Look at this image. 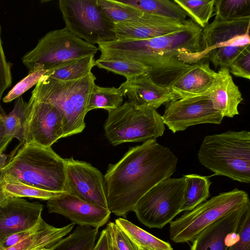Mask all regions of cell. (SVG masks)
Segmentation results:
<instances>
[{
	"label": "cell",
	"mask_w": 250,
	"mask_h": 250,
	"mask_svg": "<svg viewBox=\"0 0 250 250\" xmlns=\"http://www.w3.org/2000/svg\"><path fill=\"white\" fill-rule=\"evenodd\" d=\"M177 163L174 153L156 139L130 148L104 176L108 209L125 218L147 191L173 175Z\"/></svg>",
	"instance_id": "cell-1"
},
{
	"label": "cell",
	"mask_w": 250,
	"mask_h": 250,
	"mask_svg": "<svg viewBox=\"0 0 250 250\" xmlns=\"http://www.w3.org/2000/svg\"><path fill=\"white\" fill-rule=\"evenodd\" d=\"M203 29L191 19L180 29L143 40H116L98 44L100 59L130 60L150 69L147 74L158 85L171 87L192 66L180 60L182 53L201 52Z\"/></svg>",
	"instance_id": "cell-2"
},
{
	"label": "cell",
	"mask_w": 250,
	"mask_h": 250,
	"mask_svg": "<svg viewBox=\"0 0 250 250\" xmlns=\"http://www.w3.org/2000/svg\"><path fill=\"white\" fill-rule=\"evenodd\" d=\"M5 163L0 164V175L46 190L67 192L64 159L51 147L25 143Z\"/></svg>",
	"instance_id": "cell-3"
},
{
	"label": "cell",
	"mask_w": 250,
	"mask_h": 250,
	"mask_svg": "<svg viewBox=\"0 0 250 250\" xmlns=\"http://www.w3.org/2000/svg\"><path fill=\"white\" fill-rule=\"evenodd\" d=\"M96 79L92 72L70 81H60L45 75L32 91L31 96L51 104L62 114L63 138L80 133L84 129V119Z\"/></svg>",
	"instance_id": "cell-4"
},
{
	"label": "cell",
	"mask_w": 250,
	"mask_h": 250,
	"mask_svg": "<svg viewBox=\"0 0 250 250\" xmlns=\"http://www.w3.org/2000/svg\"><path fill=\"white\" fill-rule=\"evenodd\" d=\"M199 162L214 175L250 182V132L229 130L207 135L198 153Z\"/></svg>",
	"instance_id": "cell-5"
},
{
	"label": "cell",
	"mask_w": 250,
	"mask_h": 250,
	"mask_svg": "<svg viewBox=\"0 0 250 250\" xmlns=\"http://www.w3.org/2000/svg\"><path fill=\"white\" fill-rule=\"evenodd\" d=\"M108 112L104 130L114 146L156 139L166 129L162 116L152 107L136 106L127 101Z\"/></svg>",
	"instance_id": "cell-6"
},
{
	"label": "cell",
	"mask_w": 250,
	"mask_h": 250,
	"mask_svg": "<svg viewBox=\"0 0 250 250\" xmlns=\"http://www.w3.org/2000/svg\"><path fill=\"white\" fill-rule=\"evenodd\" d=\"M250 204L244 190L234 188L206 200L169 223V236L174 243L192 241L205 228L226 214Z\"/></svg>",
	"instance_id": "cell-7"
},
{
	"label": "cell",
	"mask_w": 250,
	"mask_h": 250,
	"mask_svg": "<svg viewBox=\"0 0 250 250\" xmlns=\"http://www.w3.org/2000/svg\"><path fill=\"white\" fill-rule=\"evenodd\" d=\"M98 48L74 35L65 27L52 30L22 58L29 72L51 70L65 62L93 56Z\"/></svg>",
	"instance_id": "cell-8"
},
{
	"label": "cell",
	"mask_w": 250,
	"mask_h": 250,
	"mask_svg": "<svg viewBox=\"0 0 250 250\" xmlns=\"http://www.w3.org/2000/svg\"><path fill=\"white\" fill-rule=\"evenodd\" d=\"M186 179L168 178L158 183L137 203L133 211L149 228L162 229L181 212Z\"/></svg>",
	"instance_id": "cell-9"
},
{
	"label": "cell",
	"mask_w": 250,
	"mask_h": 250,
	"mask_svg": "<svg viewBox=\"0 0 250 250\" xmlns=\"http://www.w3.org/2000/svg\"><path fill=\"white\" fill-rule=\"evenodd\" d=\"M59 6L65 27L77 38L94 45L117 40L115 24L97 0H60Z\"/></svg>",
	"instance_id": "cell-10"
},
{
	"label": "cell",
	"mask_w": 250,
	"mask_h": 250,
	"mask_svg": "<svg viewBox=\"0 0 250 250\" xmlns=\"http://www.w3.org/2000/svg\"><path fill=\"white\" fill-rule=\"evenodd\" d=\"M23 137L22 145L32 143L51 147L63 137L62 114L51 104L38 101L31 96L27 102Z\"/></svg>",
	"instance_id": "cell-11"
},
{
	"label": "cell",
	"mask_w": 250,
	"mask_h": 250,
	"mask_svg": "<svg viewBox=\"0 0 250 250\" xmlns=\"http://www.w3.org/2000/svg\"><path fill=\"white\" fill-rule=\"evenodd\" d=\"M162 117L164 124L174 133L199 124L219 125L224 118L213 107L208 93L169 102Z\"/></svg>",
	"instance_id": "cell-12"
},
{
	"label": "cell",
	"mask_w": 250,
	"mask_h": 250,
	"mask_svg": "<svg viewBox=\"0 0 250 250\" xmlns=\"http://www.w3.org/2000/svg\"><path fill=\"white\" fill-rule=\"evenodd\" d=\"M250 17L227 21L214 20L203 29L201 45L203 50L196 54H182L183 62L193 64L206 58L212 49L224 46H246L250 45Z\"/></svg>",
	"instance_id": "cell-13"
},
{
	"label": "cell",
	"mask_w": 250,
	"mask_h": 250,
	"mask_svg": "<svg viewBox=\"0 0 250 250\" xmlns=\"http://www.w3.org/2000/svg\"><path fill=\"white\" fill-rule=\"evenodd\" d=\"M64 160L67 192L108 208L104 178L101 172L90 163L75 160L73 157Z\"/></svg>",
	"instance_id": "cell-14"
},
{
	"label": "cell",
	"mask_w": 250,
	"mask_h": 250,
	"mask_svg": "<svg viewBox=\"0 0 250 250\" xmlns=\"http://www.w3.org/2000/svg\"><path fill=\"white\" fill-rule=\"evenodd\" d=\"M48 212L62 215L80 226L99 229L109 220L108 208L86 202L67 192L47 201Z\"/></svg>",
	"instance_id": "cell-15"
},
{
	"label": "cell",
	"mask_w": 250,
	"mask_h": 250,
	"mask_svg": "<svg viewBox=\"0 0 250 250\" xmlns=\"http://www.w3.org/2000/svg\"><path fill=\"white\" fill-rule=\"evenodd\" d=\"M43 206L20 197L9 196L0 203V243L9 236L29 229L42 218Z\"/></svg>",
	"instance_id": "cell-16"
},
{
	"label": "cell",
	"mask_w": 250,
	"mask_h": 250,
	"mask_svg": "<svg viewBox=\"0 0 250 250\" xmlns=\"http://www.w3.org/2000/svg\"><path fill=\"white\" fill-rule=\"evenodd\" d=\"M187 21L143 13L136 21L115 24L114 32L119 41L147 40L175 32L184 26Z\"/></svg>",
	"instance_id": "cell-17"
},
{
	"label": "cell",
	"mask_w": 250,
	"mask_h": 250,
	"mask_svg": "<svg viewBox=\"0 0 250 250\" xmlns=\"http://www.w3.org/2000/svg\"><path fill=\"white\" fill-rule=\"evenodd\" d=\"M247 206L234 210L203 230L192 241L190 250H228L237 238V228Z\"/></svg>",
	"instance_id": "cell-18"
},
{
	"label": "cell",
	"mask_w": 250,
	"mask_h": 250,
	"mask_svg": "<svg viewBox=\"0 0 250 250\" xmlns=\"http://www.w3.org/2000/svg\"><path fill=\"white\" fill-rule=\"evenodd\" d=\"M119 87L128 101L138 106L156 109L177 99L171 87L158 85L147 74L127 79Z\"/></svg>",
	"instance_id": "cell-19"
},
{
	"label": "cell",
	"mask_w": 250,
	"mask_h": 250,
	"mask_svg": "<svg viewBox=\"0 0 250 250\" xmlns=\"http://www.w3.org/2000/svg\"><path fill=\"white\" fill-rule=\"evenodd\" d=\"M217 72L211 69L209 62H198L177 80L171 88L177 98H186L208 93L213 87Z\"/></svg>",
	"instance_id": "cell-20"
},
{
	"label": "cell",
	"mask_w": 250,
	"mask_h": 250,
	"mask_svg": "<svg viewBox=\"0 0 250 250\" xmlns=\"http://www.w3.org/2000/svg\"><path fill=\"white\" fill-rule=\"evenodd\" d=\"M208 94L213 107L223 117L232 118L239 114L238 106L243 98L229 68H220L215 83Z\"/></svg>",
	"instance_id": "cell-21"
},
{
	"label": "cell",
	"mask_w": 250,
	"mask_h": 250,
	"mask_svg": "<svg viewBox=\"0 0 250 250\" xmlns=\"http://www.w3.org/2000/svg\"><path fill=\"white\" fill-rule=\"evenodd\" d=\"M75 224L71 223L61 228L51 226L46 222L38 231L18 244L3 250H43L53 246L69 234Z\"/></svg>",
	"instance_id": "cell-22"
},
{
	"label": "cell",
	"mask_w": 250,
	"mask_h": 250,
	"mask_svg": "<svg viewBox=\"0 0 250 250\" xmlns=\"http://www.w3.org/2000/svg\"><path fill=\"white\" fill-rule=\"evenodd\" d=\"M13 110L2 118L4 127V136L0 146V157L13 140L15 138L20 142L21 146L23 142V127L27 102L20 96L16 99Z\"/></svg>",
	"instance_id": "cell-23"
},
{
	"label": "cell",
	"mask_w": 250,
	"mask_h": 250,
	"mask_svg": "<svg viewBox=\"0 0 250 250\" xmlns=\"http://www.w3.org/2000/svg\"><path fill=\"white\" fill-rule=\"evenodd\" d=\"M186 181L181 212L188 211L205 202L210 196L211 184L208 177L196 174L184 175Z\"/></svg>",
	"instance_id": "cell-24"
},
{
	"label": "cell",
	"mask_w": 250,
	"mask_h": 250,
	"mask_svg": "<svg viewBox=\"0 0 250 250\" xmlns=\"http://www.w3.org/2000/svg\"><path fill=\"white\" fill-rule=\"evenodd\" d=\"M143 13L152 14L177 21H185L187 15L173 0H120Z\"/></svg>",
	"instance_id": "cell-25"
},
{
	"label": "cell",
	"mask_w": 250,
	"mask_h": 250,
	"mask_svg": "<svg viewBox=\"0 0 250 250\" xmlns=\"http://www.w3.org/2000/svg\"><path fill=\"white\" fill-rule=\"evenodd\" d=\"M98 229L78 226L69 235L58 242L49 250H93Z\"/></svg>",
	"instance_id": "cell-26"
},
{
	"label": "cell",
	"mask_w": 250,
	"mask_h": 250,
	"mask_svg": "<svg viewBox=\"0 0 250 250\" xmlns=\"http://www.w3.org/2000/svg\"><path fill=\"white\" fill-rule=\"evenodd\" d=\"M115 223L138 246L155 250H173L169 243L155 237L126 219L119 218Z\"/></svg>",
	"instance_id": "cell-27"
},
{
	"label": "cell",
	"mask_w": 250,
	"mask_h": 250,
	"mask_svg": "<svg viewBox=\"0 0 250 250\" xmlns=\"http://www.w3.org/2000/svg\"><path fill=\"white\" fill-rule=\"evenodd\" d=\"M95 62L93 56L77 59L50 70L46 75L60 81L78 79L91 72Z\"/></svg>",
	"instance_id": "cell-28"
},
{
	"label": "cell",
	"mask_w": 250,
	"mask_h": 250,
	"mask_svg": "<svg viewBox=\"0 0 250 250\" xmlns=\"http://www.w3.org/2000/svg\"><path fill=\"white\" fill-rule=\"evenodd\" d=\"M124 97L120 87H105L95 84L90 98L88 110L102 108L109 112L123 104Z\"/></svg>",
	"instance_id": "cell-29"
},
{
	"label": "cell",
	"mask_w": 250,
	"mask_h": 250,
	"mask_svg": "<svg viewBox=\"0 0 250 250\" xmlns=\"http://www.w3.org/2000/svg\"><path fill=\"white\" fill-rule=\"evenodd\" d=\"M0 175L3 179L4 190L9 196L47 201L62 193L44 190L21 183L9 176Z\"/></svg>",
	"instance_id": "cell-30"
},
{
	"label": "cell",
	"mask_w": 250,
	"mask_h": 250,
	"mask_svg": "<svg viewBox=\"0 0 250 250\" xmlns=\"http://www.w3.org/2000/svg\"><path fill=\"white\" fill-rule=\"evenodd\" d=\"M190 19L202 29L208 23L214 10L215 0H174Z\"/></svg>",
	"instance_id": "cell-31"
},
{
	"label": "cell",
	"mask_w": 250,
	"mask_h": 250,
	"mask_svg": "<svg viewBox=\"0 0 250 250\" xmlns=\"http://www.w3.org/2000/svg\"><path fill=\"white\" fill-rule=\"evenodd\" d=\"M124 76L126 80L137 76L148 74L150 69L137 62L119 59H100L95 60V66Z\"/></svg>",
	"instance_id": "cell-32"
},
{
	"label": "cell",
	"mask_w": 250,
	"mask_h": 250,
	"mask_svg": "<svg viewBox=\"0 0 250 250\" xmlns=\"http://www.w3.org/2000/svg\"><path fill=\"white\" fill-rule=\"evenodd\" d=\"M98 6L115 24L137 20L143 12L120 0H97Z\"/></svg>",
	"instance_id": "cell-33"
},
{
	"label": "cell",
	"mask_w": 250,
	"mask_h": 250,
	"mask_svg": "<svg viewBox=\"0 0 250 250\" xmlns=\"http://www.w3.org/2000/svg\"><path fill=\"white\" fill-rule=\"evenodd\" d=\"M215 21H227L250 17V0H215Z\"/></svg>",
	"instance_id": "cell-34"
},
{
	"label": "cell",
	"mask_w": 250,
	"mask_h": 250,
	"mask_svg": "<svg viewBox=\"0 0 250 250\" xmlns=\"http://www.w3.org/2000/svg\"><path fill=\"white\" fill-rule=\"evenodd\" d=\"M249 45L229 46L215 48L208 53L206 58H208L215 67L229 68L234 59Z\"/></svg>",
	"instance_id": "cell-35"
},
{
	"label": "cell",
	"mask_w": 250,
	"mask_h": 250,
	"mask_svg": "<svg viewBox=\"0 0 250 250\" xmlns=\"http://www.w3.org/2000/svg\"><path fill=\"white\" fill-rule=\"evenodd\" d=\"M49 71L39 69L29 72L9 91L3 98V102L10 103L21 96L26 91L36 85L42 77L45 75Z\"/></svg>",
	"instance_id": "cell-36"
},
{
	"label": "cell",
	"mask_w": 250,
	"mask_h": 250,
	"mask_svg": "<svg viewBox=\"0 0 250 250\" xmlns=\"http://www.w3.org/2000/svg\"><path fill=\"white\" fill-rule=\"evenodd\" d=\"M238 236L228 250H250V206L244 211L237 228Z\"/></svg>",
	"instance_id": "cell-37"
},
{
	"label": "cell",
	"mask_w": 250,
	"mask_h": 250,
	"mask_svg": "<svg viewBox=\"0 0 250 250\" xmlns=\"http://www.w3.org/2000/svg\"><path fill=\"white\" fill-rule=\"evenodd\" d=\"M229 71L233 75L248 80L250 79V47L247 46L229 66Z\"/></svg>",
	"instance_id": "cell-38"
},
{
	"label": "cell",
	"mask_w": 250,
	"mask_h": 250,
	"mask_svg": "<svg viewBox=\"0 0 250 250\" xmlns=\"http://www.w3.org/2000/svg\"><path fill=\"white\" fill-rule=\"evenodd\" d=\"M12 81L10 65L6 60L2 45L0 26V104L3 94L11 85Z\"/></svg>",
	"instance_id": "cell-39"
},
{
	"label": "cell",
	"mask_w": 250,
	"mask_h": 250,
	"mask_svg": "<svg viewBox=\"0 0 250 250\" xmlns=\"http://www.w3.org/2000/svg\"><path fill=\"white\" fill-rule=\"evenodd\" d=\"M114 241L118 250H139L128 235L115 223L109 222Z\"/></svg>",
	"instance_id": "cell-40"
},
{
	"label": "cell",
	"mask_w": 250,
	"mask_h": 250,
	"mask_svg": "<svg viewBox=\"0 0 250 250\" xmlns=\"http://www.w3.org/2000/svg\"><path fill=\"white\" fill-rule=\"evenodd\" d=\"M45 223L46 222L42 218L34 227L9 236L4 241L0 243V250L8 249L21 242L40 229Z\"/></svg>",
	"instance_id": "cell-41"
},
{
	"label": "cell",
	"mask_w": 250,
	"mask_h": 250,
	"mask_svg": "<svg viewBox=\"0 0 250 250\" xmlns=\"http://www.w3.org/2000/svg\"><path fill=\"white\" fill-rule=\"evenodd\" d=\"M93 250H112L111 234L107 227L101 231Z\"/></svg>",
	"instance_id": "cell-42"
},
{
	"label": "cell",
	"mask_w": 250,
	"mask_h": 250,
	"mask_svg": "<svg viewBox=\"0 0 250 250\" xmlns=\"http://www.w3.org/2000/svg\"><path fill=\"white\" fill-rule=\"evenodd\" d=\"M8 197H9V196L7 194L4 190L3 179L0 175V203L2 202Z\"/></svg>",
	"instance_id": "cell-43"
},
{
	"label": "cell",
	"mask_w": 250,
	"mask_h": 250,
	"mask_svg": "<svg viewBox=\"0 0 250 250\" xmlns=\"http://www.w3.org/2000/svg\"><path fill=\"white\" fill-rule=\"evenodd\" d=\"M4 133V127L2 118L0 119V146L1 145Z\"/></svg>",
	"instance_id": "cell-44"
},
{
	"label": "cell",
	"mask_w": 250,
	"mask_h": 250,
	"mask_svg": "<svg viewBox=\"0 0 250 250\" xmlns=\"http://www.w3.org/2000/svg\"><path fill=\"white\" fill-rule=\"evenodd\" d=\"M106 227L109 229L110 232V234H111L112 250H118L117 248V246L116 245L115 241H114V237H113V233H112V231L111 229V228H110V226L108 224H107Z\"/></svg>",
	"instance_id": "cell-45"
},
{
	"label": "cell",
	"mask_w": 250,
	"mask_h": 250,
	"mask_svg": "<svg viewBox=\"0 0 250 250\" xmlns=\"http://www.w3.org/2000/svg\"><path fill=\"white\" fill-rule=\"evenodd\" d=\"M6 115V113L2 108L1 104H0V119Z\"/></svg>",
	"instance_id": "cell-46"
},
{
	"label": "cell",
	"mask_w": 250,
	"mask_h": 250,
	"mask_svg": "<svg viewBox=\"0 0 250 250\" xmlns=\"http://www.w3.org/2000/svg\"><path fill=\"white\" fill-rule=\"evenodd\" d=\"M139 250H155L148 249V248L140 247V246H139Z\"/></svg>",
	"instance_id": "cell-47"
},
{
	"label": "cell",
	"mask_w": 250,
	"mask_h": 250,
	"mask_svg": "<svg viewBox=\"0 0 250 250\" xmlns=\"http://www.w3.org/2000/svg\"><path fill=\"white\" fill-rule=\"evenodd\" d=\"M49 249H50V248H49ZM49 249H45V250H49Z\"/></svg>",
	"instance_id": "cell-48"
}]
</instances>
